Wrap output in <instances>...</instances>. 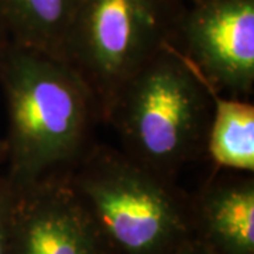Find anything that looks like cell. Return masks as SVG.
Masks as SVG:
<instances>
[{"label": "cell", "instance_id": "obj_10", "mask_svg": "<svg viewBox=\"0 0 254 254\" xmlns=\"http://www.w3.org/2000/svg\"><path fill=\"white\" fill-rule=\"evenodd\" d=\"M13 205V188L4 174H0V254H11L10 215Z\"/></svg>", "mask_w": 254, "mask_h": 254}, {"label": "cell", "instance_id": "obj_2", "mask_svg": "<svg viewBox=\"0 0 254 254\" xmlns=\"http://www.w3.org/2000/svg\"><path fill=\"white\" fill-rule=\"evenodd\" d=\"M212 100L198 71L167 44L119 89L105 123L122 151L167 181L206 157Z\"/></svg>", "mask_w": 254, "mask_h": 254}, {"label": "cell", "instance_id": "obj_5", "mask_svg": "<svg viewBox=\"0 0 254 254\" xmlns=\"http://www.w3.org/2000/svg\"><path fill=\"white\" fill-rule=\"evenodd\" d=\"M177 47L219 93L254 92V0H196L187 7Z\"/></svg>", "mask_w": 254, "mask_h": 254}, {"label": "cell", "instance_id": "obj_6", "mask_svg": "<svg viewBox=\"0 0 254 254\" xmlns=\"http://www.w3.org/2000/svg\"><path fill=\"white\" fill-rule=\"evenodd\" d=\"M10 246L11 254H118L68 171L13 190Z\"/></svg>", "mask_w": 254, "mask_h": 254}, {"label": "cell", "instance_id": "obj_12", "mask_svg": "<svg viewBox=\"0 0 254 254\" xmlns=\"http://www.w3.org/2000/svg\"><path fill=\"white\" fill-rule=\"evenodd\" d=\"M9 37L6 34V31H4V28L1 26V23H0V54L3 53V50L6 48V46L9 44Z\"/></svg>", "mask_w": 254, "mask_h": 254}, {"label": "cell", "instance_id": "obj_4", "mask_svg": "<svg viewBox=\"0 0 254 254\" xmlns=\"http://www.w3.org/2000/svg\"><path fill=\"white\" fill-rule=\"evenodd\" d=\"M184 0H81L63 48L93 95L100 122L119 89L167 44H175Z\"/></svg>", "mask_w": 254, "mask_h": 254}, {"label": "cell", "instance_id": "obj_9", "mask_svg": "<svg viewBox=\"0 0 254 254\" xmlns=\"http://www.w3.org/2000/svg\"><path fill=\"white\" fill-rule=\"evenodd\" d=\"M81 0H0V23L10 43L63 58Z\"/></svg>", "mask_w": 254, "mask_h": 254}, {"label": "cell", "instance_id": "obj_13", "mask_svg": "<svg viewBox=\"0 0 254 254\" xmlns=\"http://www.w3.org/2000/svg\"><path fill=\"white\" fill-rule=\"evenodd\" d=\"M6 163V143L4 138H0V167Z\"/></svg>", "mask_w": 254, "mask_h": 254}, {"label": "cell", "instance_id": "obj_7", "mask_svg": "<svg viewBox=\"0 0 254 254\" xmlns=\"http://www.w3.org/2000/svg\"><path fill=\"white\" fill-rule=\"evenodd\" d=\"M222 171L190 195L192 236L210 254H254L253 174Z\"/></svg>", "mask_w": 254, "mask_h": 254}, {"label": "cell", "instance_id": "obj_1", "mask_svg": "<svg viewBox=\"0 0 254 254\" xmlns=\"http://www.w3.org/2000/svg\"><path fill=\"white\" fill-rule=\"evenodd\" d=\"M0 86L9 123L4 177L13 190L69 171L93 144L96 102L63 58L9 43L0 54Z\"/></svg>", "mask_w": 254, "mask_h": 254}, {"label": "cell", "instance_id": "obj_11", "mask_svg": "<svg viewBox=\"0 0 254 254\" xmlns=\"http://www.w3.org/2000/svg\"><path fill=\"white\" fill-rule=\"evenodd\" d=\"M171 254H210L203 247V246L200 245L199 242L195 239V237H190L188 239L185 243H182L175 252H173Z\"/></svg>", "mask_w": 254, "mask_h": 254}, {"label": "cell", "instance_id": "obj_8", "mask_svg": "<svg viewBox=\"0 0 254 254\" xmlns=\"http://www.w3.org/2000/svg\"><path fill=\"white\" fill-rule=\"evenodd\" d=\"M202 81L212 100L206 157L218 170L253 174L254 105L249 99L225 96Z\"/></svg>", "mask_w": 254, "mask_h": 254}, {"label": "cell", "instance_id": "obj_14", "mask_svg": "<svg viewBox=\"0 0 254 254\" xmlns=\"http://www.w3.org/2000/svg\"><path fill=\"white\" fill-rule=\"evenodd\" d=\"M190 1H196V0H190Z\"/></svg>", "mask_w": 254, "mask_h": 254}, {"label": "cell", "instance_id": "obj_3", "mask_svg": "<svg viewBox=\"0 0 254 254\" xmlns=\"http://www.w3.org/2000/svg\"><path fill=\"white\" fill-rule=\"evenodd\" d=\"M68 177L118 254H171L193 237L190 193L122 150L93 143Z\"/></svg>", "mask_w": 254, "mask_h": 254}]
</instances>
